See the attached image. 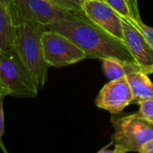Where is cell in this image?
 Segmentation results:
<instances>
[{"label":"cell","instance_id":"6da1fadb","mask_svg":"<svg viewBox=\"0 0 153 153\" xmlns=\"http://www.w3.org/2000/svg\"><path fill=\"white\" fill-rule=\"evenodd\" d=\"M46 28L65 36L82 48L88 58L102 60L113 56L122 61L135 62L124 43L103 30L85 15L61 19Z\"/></svg>","mask_w":153,"mask_h":153},{"label":"cell","instance_id":"7a4b0ae2","mask_svg":"<svg viewBox=\"0 0 153 153\" xmlns=\"http://www.w3.org/2000/svg\"><path fill=\"white\" fill-rule=\"evenodd\" d=\"M46 30L45 26L29 22H17L15 27L13 48L39 90L47 82L49 67L44 59L41 44V35Z\"/></svg>","mask_w":153,"mask_h":153},{"label":"cell","instance_id":"3957f363","mask_svg":"<svg viewBox=\"0 0 153 153\" xmlns=\"http://www.w3.org/2000/svg\"><path fill=\"white\" fill-rule=\"evenodd\" d=\"M39 88L13 47L0 52V91L6 96L35 98Z\"/></svg>","mask_w":153,"mask_h":153},{"label":"cell","instance_id":"277c9868","mask_svg":"<svg viewBox=\"0 0 153 153\" xmlns=\"http://www.w3.org/2000/svg\"><path fill=\"white\" fill-rule=\"evenodd\" d=\"M114 133L111 143L114 153L140 152L143 144L153 139V123L136 112L121 117H112Z\"/></svg>","mask_w":153,"mask_h":153},{"label":"cell","instance_id":"5b68a950","mask_svg":"<svg viewBox=\"0 0 153 153\" xmlns=\"http://www.w3.org/2000/svg\"><path fill=\"white\" fill-rule=\"evenodd\" d=\"M11 11L15 24L29 22L45 27L56 21L79 15L64 10L48 0H13Z\"/></svg>","mask_w":153,"mask_h":153},{"label":"cell","instance_id":"8992f818","mask_svg":"<svg viewBox=\"0 0 153 153\" xmlns=\"http://www.w3.org/2000/svg\"><path fill=\"white\" fill-rule=\"evenodd\" d=\"M44 59L49 66L64 67L88 58L87 54L65 36L46 30L41 35Z\"/></svg>","mask_w":153,"mask_h":153},{"label":"cell","instance_id":"52a82bcc","mask_svg":"<svg viewBox=\"0 0 153 153\" xmlns=\"http://www.w3.org/2000/svg\"><path fill=\"white\" fill-rule=\"evenodd\" d=\"M82 10L88 19L125 44L122 18L104 0H83Z\"/></svg>","mask_w":153,"mask_h":153},{"label":"cell","instance_id":"ba28073f","mask_svg":"<svg viewBox=\"0 0 153 153\" xmlns=\"http://www.w3.org/2000/svg\"><path fill=\"white\" fill-rule=\"evenodd\" d=\"M134 95L126 76L111 80L99 92L95 105L111 114L122 112L133 103Z\"/></svg>","mask_w":153,"mask_h":153},{"label":"cell","instance_id":"9c48e42d","mask_svg":"<svg viewBox=\"0 0 153 153\" xmlns=\"http://www.w3.org/2000/svg\"><path fill=\"white\" fill-rule=\"evenodd\" d=\"M121 18L126 48L142 69L148 68L153 64V48L133 23L126 18Z\"/></svg>","mask_w":153,"mask_h":153},{"label":"cell","instance_id":"30bf717a","mask_svg":"<svg viewBox=\"0 0 153 153\" xmlns=\"http://www.w3.org/2000/svg\"><path fill=\"white\" fill-rule=\"evenodd\" d=\"M126 77L132 90L134 100L132 104L153 99V83L142 67L135 62H125Z\"/></svg>","mask_w":153,"mask_h":153},{"label":"cell","instance_id":"8fae6325","mask_svg":"<svg viewBox=\"0 0 153 153\" xmlns=\"http://www.w3.org/2000/svg\"><path fill=\"white\" fill-rule=\"evenodd\" d=\"M15 27L11 6L0 4V52L13 47Z\"/></svg>","mask_w":153,"mask_h":153},{"label":"cell","instance_id":"7c38bea8","mask_svg":"<svg viewBox=\"0 0 153 153\" xmlns=\"http://www.w3.org/2000/svg\"><path fill=\"white\" fill-rule=\"evenodd\" d=\"M102 67L106 76L111 80H117L126 76L125 62L117 57H107L101 60Z\"/></svg>","mask_w":153,"mask_h":153},{"label":"cell","instance_id":"4fadbf2b","mask_svg":"<svg viewBox=\"0 0 153 153\" xmlns=\"http://www.w3.org/2000/svg\"><path fill=\"white\" fill-rule=\"evenodd\" d=\"M112 9H114L121 17L126 19H135L134 14L127 0H104Z\"/></svg>","mask_w":153,"mask_h":153},{"label":"cell","instance_id":"5bb4252c","mask_svg":"<svg viewBox=\"0 0 153 153\" xmlns=\"http://www.w3.org/2000/svg\"><path fill=\"white\" fill-rule=\"evenodd\" d=\"M48 1L68 12L85 15L82 10L83 0H48Z\"/></svg>","mask_w":153,"mask_h":153},{"label":"cell","instance_id":"9a60e30c","mask_svg":"<svg viewBox=\"0 0 153 153\" xmlns=\"http://www.w3.org/2000/svg\"><path fill=\"white\" fill-rule=\"evenodd\" d=\"M127 20L136 27V29L143 34L146 41L153 48V28L144 24L142 22V20H135V19H127Z\"/></svg>","mask_w":153,"mask_h":153},{"label":"cell","instance_id":"2e32d148","mask_svg":"<svg viewBox=\"0 0 153 153\" xmlns=\"http://www.w3.org/2000/svg\"><path fill=\"white\" fill-rule=\"evenodd\" d=\"M139 116L153 123V99H148L138 103Z\"/></svg>","mask_w":153,"mask_h":153},{"label":"cell","instance_id":"e0dca14e","mask_svg":"<svg viewBox=\"0 0 153 153\" xmlns=\"http://www.w3.org/2000/svg\"><path fill=\"white\" fill-rule=\"evenodd\" d=\"M6 95L0 91V148L4 153H7V150L4 145L2 137L4 132V99Z\"/></svg>","mask_w":153,"mask_h":153},{"label":"cell","instance_id":"ac0fdd59","mask_svg":"<svg viewBox=\"0 0 153 153\" xmlns=\"http://www.w3.org/2000/svg\"><path fill=\"white\" fill-rule=\"evenodd\" d=\"M127 2L130 4V7L134 14V17L136 20H141V15L139 12V7H138V0H127Z\"/></svg>","mask_w":153,"mask_h":153},{"label":"cell","instance_id":"d6986e66","mask_svg":"<svg viewBox=\"0 0 153 153\" xmlns=\"http://www.w3.org/2000/svg\"><path fill=\"white\" fill-rule=\"evenodd\" d=\"M139 153H153V139L143 144Z\"/></svg>","mask_w":153,"mask_h":153},{"label":"cell","instance_id":"ffe728a7","mask_svg":"<svg viewBox=\"0 0 153 153\" xmlns=\"http://www.w3.org/2000/svg\"><path fill=\"white\" fill-rule=\"evenodd\" d=\"M13 2V0H0V4L1 5H6V6H11Z\"/></svg>","mask_w":153,"mask_h":153},{"label":"cell","instance_id":"44dd1931","mask_svg":"<svg viewBox=\"0 0 153 153\" xmlns=\"http://www.w3.org/2000/svg\"><path fill=\"white\" fill-rule=\"evenodd\" d=\"M146 74H153V64L151 65V66H149L148 68H145V69H142Z\"/></svg>","mask_w":153,"mask_h":153}]
</instances>
